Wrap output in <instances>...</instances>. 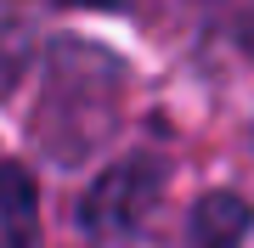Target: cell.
<instances>
[{
	"instance_id": "obj_6",
	"label": "cell",
	"mask_w": 254,
	"mask_h": 248,
	"mask_svg": "<svg viewBox=\"0 0 254 248\" xmlns=\"http://www.w3.org/2000/svg\"><path fill=\"white\" fill-rule=\"evenodd\" d=\"M249 51H254V23H249Z\"/></svg>"
},
{
	"instance_id": "obj_4",
	"label": "cell",
	"mask_w": 254,
	"mask_h": 248,
	"mask_svg": "<svg viewBox=\"0 0 254 248\" xmlns=\"http://www.w3.org/2000/svg\"><path fill=\"white\" fill-rule=\"evenodd\" d=\"M0 248H40V192L23 164H0Z\"/></svg>"
},
{
	"instance_id": "obj_5",
	"label": "cell",
	"mask_w": 254,
	"mask_h": 248,
	"mask_svg": "<svg viewBox=\"0 0 254 248\" xmlns=\"http://www.w3.org/2000/svg\"><path fill=\"white\" fill-rule=\"evenodd\" d=\"M254 226V209L237 192H209L198 209H192L187 226V248H237Z\"/></svg>"
},
{
	"instance_id": "obj_1",
	"label": "cell",
	"mask_w": 254,
	"mask_h": 248,
	"mask_svg": "<svg viewBox=\"0 0 254 248\" xmlns=\"http://www.w3.org/2000/svg\"><path fill=\"white\" fill-rule=\"evenodd\" d=\"M113 113H119V68L102 51L63 46L51 62L46 107H40V141L51 147V158H85L108 136Z\"/></svg>"
},
{
	"instance_id": "obj_2",
	"label": "cell",
	"mask_w": 254,
	"mask_h": 248,
	"mask_svg": "<svg viewBox=\"0 0 254 248\" xmlns=\"http://www.w3.org/2000/svg\"><path fill=\"white\" fill-rule=\"evenodd\" d=\"M164 192V169L153 158H125V164H113L102 181L85 192V231L91 237H130L147 214H153V203Z\"/></svg>"
},
{
	"instance_id": "obj_3",
	"label": "cell",
	"mask_w": 254,
	"mask_h": 248,
	"mask_svg": "<svg viewBox=\"0 0 254 248\" xmlns=\"http://www.w3.org/2000/svg\"><path fill=\"white\" fill-rule=\"evenodd\" d=\"M40 17H46V0H0V96H11V85L34 62Z\"/></svg>"
}]
</instances>
